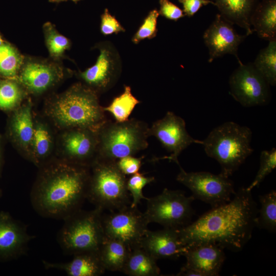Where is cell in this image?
Listing matches in <instances>:
<instances>
[{
	"label": "cell",
	"mask_w": 276,
	"mask_h": 276,
	"mask_svg": "<svg viewBox=\"0 0 276 276\" xmlns=\"http://www.w3.org/2000/svg\"><path fill=\"white\" fill-rule=\"evenodd\" d=\"M251 191L240 188L229 201L178 229L185 248L211 243L232 251L242 250L251 238L258 212Z\"/></svg>",
	"instance_id": "6da1fadb"
},
{
	"label": "cell",
	"mask_w": 276,
	"mask_h": 276,
	"mask_svg": "<svg viewBox=\"0 0 276 276\" xmlns=\"http://www.w3.org/2000/svg\"><path fill=\"white\" fill-rule=\"evenodd\" d=\"M89 179L85 167L58 165L45 172L31 195L32 204L42 216L64 219L81 209Z\"/></svg>",
	"instance_id": "7a4b0ae2"
},
{
	"label": "cell",
	"mask_w": 276,
	"mask_h": 276,
	"mask_svg": "<svg viewBox=\"0 0 276 276\" xmlns=\"http://www.w3.org/2000/svg\"><path fill=\"white\" fill-rule=\"evenodd\" d=\"M249 128L226 122L214 128L203 141L204 151L220 164V174L229 177L254 151Z\"/></svg>",
	"instance_id": "3957f363"
},
{
	"label": "cell",
	"mask_w": 276,
	"mask_h": 276,
	"mask_svg": "<svg viewBox=\"0 0 276 276\" xmlns=\"http://www.w3.org/2000/svg\"><path fill=\"white\" fill-rule=\"evenodd\" d=\"M97 94L87 86L77 84L54 104L52 114L65 126L98 131L106 122Z\"/></svg>",
	"instance_id": "277c9868"
},
{
	"label": "cell",
	"mask_w": 276,
	"mask_h": 276,
	"mask_svg": "<svg viewBox=\"0 0 276 276\" xmlns=\"http://www.w3.org/2000/svg\"><path fill=\"white\" fill-rule=\"evenodd\" d=\"M148 129L146 123L135 119L122 122L106 121L97 131L98 159L117 160L146 149Z\"/></svg>",
	"instance_id": "5b68a950"
},
{
	"label": "cell",
	"mask_w": 276,
	"mask_h": 276,
	"mask_svg": "<svg viewBox=\"0 0 276 276\" xmlns=\"http://www.w3.org/2000/svg\"><path fill=\"white\" fill-rule=\"evenodd\" d=\"M91 166L86 199L103 211L113 212L130 205L127 179L117 160L98 159Z\"/></svg>",
	"instance_id": "8992f818"
},
{
	"label": "cell",
	"mask_w": 276,
	"mask_h": 276,
	"mask_svg": "<svg viewBox=\"0 0 276 276\" xmlns=\"http://www.w3.org/2000/svg\"><path fill=\"white\" fill-rule=\"evenodd\" d=\"M103 210L95 208L89 211L79 210L64 218L58 233V242L68 255L98 252L105 239L102 224Z\"/></svg>",
	"instance_id": "52a82bcc"
},
{
	"label": "cell",
	"mask_w": 276,
	"mask_h": 276,
	"mask_svg": "<svg viewBox=\"0 0 276 276\" xmlns=\"http://www.w3.org/2000/svg\"><path fill=\"white\" fill-rule=\"evenodd\" d=\"M144 215L149 223L155 222L164 228L179 229L190 223L194 214L192 196L180 190L164 189L159 195L147 198Z\"/></svg>",
	"instance_id": "ba28073f"
},
{
	"label": "cell",
	"mask_w": 276,
	"mask_h": 276,
	"mask_svg": "<svg viewBox=\"0 0 276 276\" xmlns=\"http://www.w3.org/2000/svg\"><path fill=\"white\" fill-rule=\"evenodd\" d=\"M178 166L180 171L176 180L191 191L195 199L212 208L228 202L236 193L234 182L229 177L205 171L187 172Z\"/></svg>",
	"instance_id": "9c48e42d"
},
{
	"label": "cell",
	"mask_w": 276,
	"mask_h": 276,
	"mask_svg": "<svg viewBox=\"0 0 276 276\" xmlns=\"http://www.w3.org/2000/svg\"><path fill=\"white\" fill-rule=\"evenodd\" d=\"M102 224L105 238L120 241L131 249L140 246L149 222L144 213L128 205L103 215Z\"/></svg>",
	"instance_id": "30bf717a"
},
{
	"label": "cell",
	"mask_w": 276,
	"mask_h": 276,
	"mask_svg": "<svg viewBox=\"0 0 276 276\" xmlns=\"http://www.w3.org/2000/svg\"><path fill=\"white\" fill-rule=\"evenodd\" d=\"M239 64L229 78L231 95L244 107L265 105L270 98L269 84L253 63Z\"/></svg>",
	"instance_id": "8fae6325"
},
{
	"label": "cell",
	"mask_w": 276,
	"mask_h": 276,
	"mask_svg": "<svg viewBox=\"0 0 276 276\" xmlns=\"http://www.w3.org/2000/svg\"><path fill=\"white\" fill-rule=\"evenodd\" d=\"M149 137L155 136L166 150L171 153L169 156L156 158L168 159L179 165L178 156L181 152L193 144L202 145L203 141L192 137L187 132L185 120L172 111H168L161 119H159L149 127Z\"/></svg>",
	"instance_id": "7c38bea8"
},
{
	"label": "cell",
	"mask_w": 276,
	"mask_h": 276,
	"mask_svg": "<svg viewBox=\"0 0 276 276\" xmlns=\"http://www.w3.org/2000/svg\"><path fill=\"white\" fill-rule=\"evenodd\" d=\"M100 54L95 64L80 73V77L90 89L103 93L109 90L118 81L122 72V61L116 48L109 41L98 47Z\"/></svg>",
	"instance_id": "4fadbf2b"
},
{
	"label": "cell",
	"mask_w": 276,
	"mask_h": 276,
	"mask_svg": "<svg viewBox=\"0 0 276 276\" xmlns=\"http://www.w3.org/2000/svg\"><path fill=\"white\" fill-rule=\"evenodd\" d=\"M246 36L237 33L233 25L217 14L203 35L204 43L209 50L208 62L211 63L215 59L228 54L234 55L239 63L241 62L238 50Z\"/></svg>",
	"instance_id": "5bb4252c"
},
{
	"label": "cell",
	"mask_w": 276,
	"mask_h": 276,
	"mask_svg": "<svg viewBox=\"0 0 276 276\" xmlns=\"http://www.w3.org/2000/svg\"><path fill=\"white\" fill-rule=\"evenodd\" d=\"M186 267L197 271L200 276L219 274L225 260L224 249L211 243H203L186 248L182 255Z\"/></svg>",
	"instance_id": "9a60e30c"
},
{
	"label": "cell",
	"mask_w": 276,
	"mask_h": 276,
	"mask_svg": "<svg viewBox=\"0 0 276 276\" xmlns=\"http://www.w3.org/2000/svg\"><path fill=\"white\" fill-rule=\"evenodd\" d=\"M33 238L28 234L25 225L8 214L0 213V259L22 255Z\"/></svg>",
	"instance_id": "2e32d148"
},
{
	"label": "cell",
	"mask_w": 276,
	"mask_h": 276,
	"mask_svg": "<svg viewBox=\"0 0 276 276\" xmlns=\"http://www.w3.org/2000/svg\"><path fill=\"white\" fill-rule=\"evenodd\" d=\"M140 246L156 260L176 259L182 256L186 249L180 240L178 229L164 227L156 231L148 230Z\"/></svg>",
	"instance_id": "e0dca14e"
},
{
	"label": "cell",
	"mask_w": 276,
	"mask_h": 276,
	"mask_svg": "<svg viewBox=\"0 0 276 276\" xmlns=\"http://www.w3.org/2000/svg\"><path fill=\"white\" fill-rule=\"evenodd\" d=\"M64 146L67 154L77 162L76 165L85 167L95 153H98L97 132L76 128L65 136Z\"/></svg>",
	"instance_id": "ac0fdd59"
},
{
	"label": "cell",
	"mask_w": 276,
	"mask_h": 276,
	"mask_svg": "<svg viewBox=\"0 0 276 276\" xmlns=\"http://www.w3.org/2000/svg\"><path fill=\"white\" fill-rule=\"evenodd\" d=\"M60 73L59 67L55 64L30 61L24 66L20 79L29 90L38 93L51 86Z\"/></svg>",
	"instance_id": "d6986e66"
},
{
	"label": "cell",
	"mask_w": 276,
	"mask_h": 276,
	"mask_svg": "<svg viewBox=\"0 0 276 276\" xmlns=\"http://www.w3.org/2000/svg\"><path fill=\"white\" fill-rule=\"evenodd\" d=\"M221 16L225 20L236 25L246 31V35H251L253 30L250 17L259 0H213Z\"/></svg>",
	"instance_id": "ffe728a7"
},
{
	"label": "cell",
	"mask_w": 276,
	"mask_h": 276,
	"mask_svg": "<svg viewBox=\"0 0 276 276\" xmlns=\"http://www.w3.org/2000/svg\"><path fill=\"white\" fill-rule=\"evenodd\" d=\"M73 256V259L66 263H43L47 269L62 270L70 276H99L104 273L105 269L98 252H82Z\"/></svg>",
	"instance_id": "44dd1931"
},
{
	"label": "cell",
	"mask_w": 276,
	"mask_h": 276,
	"mask_svg": "<svg viewBox=\"0 0 276 276\" xmlns=\"http://www.w3.org/2000/svg\"><path fill=\"white\" fill-rule=\"evenodd\" d=\"M250 22L259 38L268 41L276 40V0L260 2Z\"/></svg>",
	"instance_id": "7402d4cb"
},
{
	"label": "cell",
	"mask_w": 276,
	"mask_h": 276,
	"mask_svg": "<svg viewBox=\"0 0 276 276\" xmlns=\"http://www.w3.org/2000/svg\"><path fill=\"white\" fill-rule=\"evenodd\" d=\"M130 250L122 242L105 238L98 253L105 270L122 272Z\"/></svg>",
	"instance_id": "603a6c76"
},
{
	"label": "cell",
	"mask_w": 276,
	"mask_h": 276,
	"mask_svg": "<svg viewBox=\"0 0 276 276\" xmlns=\"http://www.w3.org/2000/svg\"><path fill=\"white\" fill-rule=\"evenodd\" d=\"M156 261L141 246L131 249L122 271L129 276H157L160 270Z\"/></svg>",
	"instance_id": "cb8c5ba5"
},
{
	"label": "cell",
	"mask_w": 276,
	"mask_h": 276,
	"mask_svg": "<svg viewBox=\"0 0 276 276\" xmlns=\"http://www.w3.org/2000/svg\"><path fill=\"white\" fill-rule=\"evenodd\" d=\"M260 208L256 218V227L271 233L276 231V191L260 195Z\"/></svg>",
	"instance_id": "d4e9b609"
},
{
	"label": "cell",
	"mask_w": 276,
	"mask_h": 276,
	"mask_svg": "<svg viewBox=\"0 0 276 276\" xmlns=\"http://www.w3.org/2000/svg\"><path fill=\"white\" fill-rule=\"evenodd\" d=\"M252 63L269 85L275 86L276 84V40L269 41L268 45L259 52Z\"/></svg>",
	"instance_id": "484cf974"
},
{
	"label": "cell",
	"mask_w": 276,
	"mask_h": 276,
	"mask_svg": "<svg viewBox=\"0 0 276 276\" xmlns=\"http://www.w3.org/2000/svg\"><path fill=\"white\" fill-rule=\"evenodd\" d=\"M140 102L132 94L130 86L124 85L123 93L114 98L108 106L103 108L104 111L112 115L116 122H122L129 119L132 111Z\"/></svg>",
	"instance_id": "4316f807"
},
{
	"label": "cell",
	"mask_w": 276,
	"mask_h": 276,
	"mask_svg": "<svg viewBox=\"0 0 276 276\" xmlns=\"http://www.w3.org/2000/svg\"><path fill=\"white\" fill-rule=\"evenodd\" d=\"M12 126L16 136L22 145L27 146L32 142L34 129L30 106L23 107L15 113Z\"/></svg>",
	"instance_id": "83f0119b"
},
{
	"label": "cell",
	"mask_w": 276,
	"mask_h": 276,
	"mask_svg": "<svg viewBox=\"0 0 276 276\" xmlns=\"http://www.w3.org/2000/svg\"><path fill=\"white\" fill-rule=\"evenodd\" d=\"M22 57L8 44L0 45V73L8 77L15 76L22 63Z\"/></svg>",
	"instance_id": "f1b7e54d"
},
{
	"label": "cell",
	"mask_w": 276,
	"mask_h": 276,
	"mask_svg": "<svg viewBox=\"0 0 276 276\" xmlns=\"http://www.w3.org/2000/svg\"><path fill=\"white\" fill-rule=\"evenodd\" d=\"M43 31L47 48L51 56L54 58L60 57L70 48L71 43L69 40L60 34L50 22L44 25Z\"/></svg>",
	"instance_id": "f546056e"
},
{
	"label": "cell",
	"mask_w": 276,
	"mask_h": 276,
	"mask_svg": "<svg viewBox=\"0 0 276 276\" xmlns=\"http://www.w3.org/2000/svg\"><path fill=\"white\" fill-rule=\"evenodd\" d=\"M276 167V149L272 148L270 150H264L260 155V167L256 177L247 187V189L251 191L255 187H258Z\"/></svg>",
	"instance_id": "4dcf8cb0"
},
{
	"label": "cell",
	"mask_w": 276,
	"mask_h": 276,
	"mask_svg": "<svg viewBox=\"0 0 276 276\" xmlns=\"http://www.w3.org/2000/svg\"><path fill=\"white\" fill-rule=\"evenodd\" d=\"M159 15L157 9L150 11L144 18L131 40L134 44H138L145 39H151L156 37L157 32V18Z\"/></svg>",
	"instance_id": "1f68e13d"
},
{
	"label": "cell",
	"mask_w": 276,
	"mask_h": 276,
	"mask_svg": "<svg viewBox=\"0 0 276 276\" xmlns=\"http://www.w3.org/2000/svg\"><path fill=\"white\" fill-rule=\"evenodd\" d=\"M154 177H146L139 172L131 175L127 180V189L130 192L132 200L130 206L137 208L141 199H147L143 194V189L147 185L154 181Z\"/></svg>",
	"instance_id": "d6a6232c"
},
{
	"label": "cell",
	"mask_w": 276,
	"mask_h": 276,
	"mask_svg": "<svg viewBox=\"0 0 276 276\" xmlns=\"http://www.w3.org/2000/svg\"><path fill=\"white\" fill-rule=\"evenodd\" d=\"M21 97V90L16 83L10 81L0 83V108L7 109L14 107Z\"/></svg>",
	"instance_id": "836d02e7"
},
{
	"label": "cell",
	"mask_w": 276,
	"mask_h": 276,
	"mask_svg": "<svg viewBox=\"0 0 276 276\" xmlns=\"http://www.w3.org/2000/svg\"><path fill=\"white\" fill-rule=\"evenodd\" d=\"M32 141L37 156H44L50 147V137L48 131L42 126H37L34 130Z\"/></svg>",
	"instance_id": "e575fe53"
},
{
	"label": "cell",
	"mask_w": 276,
	"mask_h": 276,
	"mask_svg": "<svg viewBox=\"0 0 276 276\" xmlns=\"http://www.w3.org/2000/svg\"><path fill=\"white\" fill-rule=\"evenodd\" d=\"M125 28L106 8L101 16L100 31L104 36L125 32Z\"/></svg>",
	"instance_id": "d590c367"
},
{
	"label": "cell",
	"mask_w": 276,
	"mask_h": 276,
	"mask_svg": "<svg viewBox=\"0 0 276 276\" xmlns=\"http://www.w3.org/2000/svg\"><path fill=\"white\" fill-rule=\"evenodd\" d=\"M143 157V156L135 157L131 155L127 156L118 159L117 165L124 175H132L139 172Z\"/></svg>",
	"instance_id": "8d00e7d4"
},
{
	"label": "cell",
	"mask_w": 276,
	"mask_h": 276,
	"mask_svg": "<svg viewBox=\"0 0 276 276\" xmlns=\"http://www.w3.org/2000/svg\"><path fill=\"white\" fill-rule=\"evenodd\" d=\"M159 15L168 19L176 21L186 16L182 10L170 0H159Z\"/></svg>",
	"instance_id": "74e56055"
},
{
	"label": "cell",
	"mask_w": 276,
	"mask_h": 276,
	"mask_svg": "<svg viewBox=\"0 0 276 276\" xmlns=\"http://www.w3.org/2000/svg\"><path fill=\"white\" fill-rule=\"evenodd\" d=\"M181 4L183 12L186 16L189 17L193 16L200 9L208 4L215 5L211 0H178Z\"/></svg>",
	"instance_id": "f35d334b"
},
{
	"label": "cell",
	"mask_w": 276,
	"mask_h": 276,
	"mask_svg": "<svg viewBox=\"0 0 276 276\" xmlns=\"http://www.w3.org/2000/svg\"><path fill=\"white\" fill-rule=\"evenodd\" d=\"M64 1H67V0H50V1L51 2H59ZM71 1H73L75 2H77L80 0H71Z\"/></svg>",
	"instance_id": "ab89813d"
},
{
	"label": "cell",
	"mask_w": 276,
	"mask_h": 276,
	"mask_svg": "<svg viewBox=\"0 0 276 276\" xmlns=\"http://www.w3.org/2000/svg\"><path fill=\"white\" fill-rule=\"evenodd\" d=\"M2 44H3V41L1 36H0V45H1Z\"/></svg>",
	"instance_id": "60d3db41"
}]
</instances>
